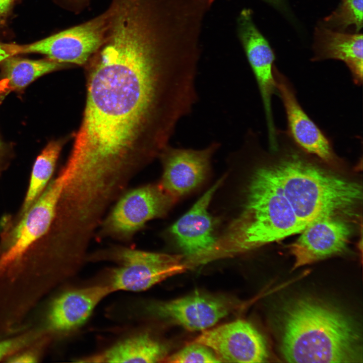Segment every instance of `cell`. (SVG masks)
Segmentation results:
<instances>
[{
	"label": "cell",
	"instance_id": "603a6c76",
	"mask_svg": "<svg viewBox=\"0 0 363 363\" xmlns=\"http://www.w3.org/2000/svg\"><path fill=\"white\" fill-rule=\"evenodd\" d=\"M40 336L38 333H29L0 340V360L29 346Z\"/></svg>",
	"mask_w": 363,
	"mask_h": 363
},
{
	"label": "cell",
	"instance_id": "e0dca14e",
	"mask_svg": "<svg viewBox=\"0 0 363 363\" xmlns=\"http://www.w3.org/2000/svg\"><path fill=\"white\" fill-rule=\"evenodd\" d=\"M313 59L343 62L355 85L362 84V35L335 31L325 26L316 29Z\"/></svg>",
	"mask_w": 363,
	"mask_h": 363
},
{
	"label": "cell",
	"instance_id": "9a60e30c",
	"mask_svg": "<svg viewBox=\"0 0 363 363\" xmlns=\"http://www.w3.org/2000/svg\"><path fill=\"white\" fill-rule=\"evenodd\" d=\"M224 178H221L208 189L170 228L177 245L190 258L203 260L216 243L214 221L208 209Z\"/></svg>",
	"mask_w": 363,
	"mask_h": 363
},
{
	"label": "cell",
	"instance_id": "8fae6325",
	"mask_svg": "<svg viewBox=\"0 0 363 363\" xmlns=\"http://www.w3.org/2000/svg\"><path fill=\"white\" fill-rule=\"evenodd\" d=\"M194 342L210 348L221 362H262L268 356L262 336L250 323L242 320L206 329Z\"/></svg>",
	"mask_w": 363,
	"mask_h": 363
},
{
	"label": "cell",
	"instance_id": "d4e9b609",
	"mask_svg": "<svg viewBox=\"0 0 363 363\" xmlns=\"http://www.w3.org/2000/svg\"><path fill=\"white\" fill-rule=\"evenodd\" d=\"M15 0H0V23L4 22Z\"/></svg>",
	"mask_w": 363,
	"mask_h": 363
},
{
	"label": "cell",
	"instance_id": "44dd1931",
	"mask_svg": "<svg viewBox=\"0 0 363 363\" xmlns=\"http://www.w3.org/2000/svg\"><path fill=\"white\" fill-rule=\"evenodd\" d=\"M324 22V26L341 32L352 26L357 33L362 27V0H342Z\"/></svg>",
	"mask_w": 363,
	"mask_h": 363
},
{
	"label": "cell",
	"instance_id": "9c48e42d",
	"mask_svg": "<svg viewBox=\"0 0 363 363\" xmlns=\"http://www.w3.org/2000/svg\"><path fill=\"white\" fill-rule=\"evenodd\" d=\"M237 31L256 79L263 103L270 144L276 140L277 129L272 111V98L277 93L273 70L275 55L254 23L251 9H243L237 18Z\"/></svg>",
	"mask_w": 363,
	"mask_h": 363
},
{
	"label": "cell",
	"instance_id": "3957f363",
	"mask_svg": "<svg viewBox=\"0 0 363 363\" xmlns=\"http://www.w3.org/2000/svg\"><path fill=\"white\" fill-rule=\"evenodd\" d=\"M277 132L283 154L270 164L300 222L307 227L321 219L351 215L362 200L361 186L310 162L286 132Z\"/></svg>",
	"mask_w": 363,
	"mask_h": 363
},
{
	"label": "cell",
	"instance_id": "277c9868",
	"mask_svg": "<svg viewBox=\"0 0 363 363\" xmlns=\"http://www.w3.org/2000/svg\"><path fill=\"white\" fill-rule=\"evenodd\" d=\"M306 227L296 216L270 164L254 171L239 215L207 255L227 256L277 241Z\"/></svg>",
	"mask_w": 363,
	"mask_h": 363
},
{
	"label": "cell",
	"instance_id": "2e32d148",
	"mask_svg": "<svg viewBox=\"0 0 363 363\" xmlns=\"http://www.w3.org/2000/svg\"><path fill=\"white\" fill-rule=\"evenodd\" d=\"M229 306L221 299L195 294L147 306L146 311L191 331L206 330L227 315Z\"/></svg>",
	"mask_w": 363,
	"mask_h": 363
},
{
	"label": "cell",
	"instance_id": "484cf974",
	"mask_svg": "<svg viewBox=\"0 0 363 363\" xmlns=\"http://www.w3.org/2000/svg\"><path fill=\"white\" fill-rule=\"evenodd\" d=\"M11 91L6 78L0 80V102L5 95Z\"/></svg>",
	"mask_w": 363,
	"mask_h": 363
},
{
	"label": "cell",
	"instance_id": "7a4b0ae2",
	"mask_svg": "<svg viewBox=\"0 0 363 363\" xmlns=\"http://www.w3.org/2000/svg\"><path fill=\"white\" fill-rule=\"evenodd\" d=\"M360 341L352 321L322 302L300 298L284 312L281 351L288 362H362Z\"/></svg>",
	"mask_w": 363,
	"mask_h": 363
},
{
	"label": "cell",
	"instance_id": "8992f818",
	"mask_svg": "<svg viewBox=\"0 0 363 363\" xmlns=\"http://www.w3.org/2000/svg\"><path fill=\"white\" fill-rule=\"evenodd\" d=\"M176 201L159 184L125 191L101 221L97 238L129 241L148 221L164 216Z\"/></svg>",
	"mask_w": 363,
	"mask_h": 363
},
{
	"label": "cell",
	"instance_id": "cb8c5ba5",
	"mask_svg": "<svg viewBox=\"0 0 363 363\" xmlns=\"http://www.w3.org/2000/svg\"><path fill=\"white\" fill-rule=\"evenodd\" d=\"M11 362H35L38 359V354L34 351L29 350L17 352L8 358Z\"/></svg>",
	"mask_w": 363,
	"mask_h": 363
},
{
	"label": "cell",
	"instance_id": "d6986e66",
	"mask_svg": "<svg viewBox=\"0 0 363 363\" xmlns=\"http://www.w3.org/2000/svg\"><path fill=\"white\" fill-rule=\"evenodd\" d=\"M64 142H50L37 157L32 168L23 202L12 220L21 217L39 198L51 179Z\"/></svg>",
	"mask_w": 363,
	"mask_h": 363
},
{
	"label": "cell",
	"instance_id": "ffe728a7",
	"mask_svg": "<svg viewBox=\"0 0 363 363\" xmlns=\"http://www.w3.org/2000/svg\"><path fill=\"white\" fill-rule=\"evenodd\" d=\"M49 58L31 60L10 56L3 61L2 71L11 90H21L37 78L64 67Z\"/></svg>",
	"mask_w": 363,
	"mask_h": 363
},
{
	"label": "cell",
	"instance_id": "f546056e",
	"mask_svg": "<svg viewBox=\"0 0 363 363\" xmlns=\"http://www.w3.org/2000/svg\"><path fill=\"white\" fill-rule=\"evenodd\" d=\"M29 250V251H28L29 252H27L28 254H29L30 255H31V256H32L33 257H34V258H37H37H39V257H38L36 255H35V254H34V253H33L32 252H31L29 250ZM53 270H55V271L56 270V271H57V272H59V273H62V274H64V275H65L68 276V274H66V273H64V272H62V271H59V270H57V269H55V268H54L53 267ZM68 276H70V275H69Z\"/></svg>",
	"mask_w": 363,
	"mask_h": 363
},
{
	"label": "cell",
	"instance_id": "52a82bcc",
	"mask_svg": "<svg viewBox=\"0 0 363 363\" xmlns=\"http://www.w3.org/2000/svg\"><path fill=\"white\" fill-rule=\"evenodd\" d=\"M63 178L58 173L19 219L9 215L0 234V253L6 264L16 262L47 232L54 219L63 189Z\"/></svg>",
	"mask_w": 363,
	"mask_h": 363
},
{
	"label": "cell",
	"instance_id": "7c38bea8",
	"mask_svg": "<svg viewBox=\"0 0 363 363\" xmlns=\"http://www.w3.org/2000/svg\"><path fill=\"white\" fill-rule=\"evenodd\" d=\"M273 73L277 93L285 111L287 135L302 150L326 162H333L335 156L329 139L301 107L286 77L275 67Z\"/></svg>",
	"mask_w": 363,
	"mask_h": 363
},
{
	"label": "cell",
	"instance_id": "4316f807",
	"mask_svg": "<svg viewBox=\"0 0 363 363\" xmlns=\"http://www.w3.org/2000/svg\"><path fill=\"white\" fill-rule=\"evenodd\" d=\"M12 56L13 55L9 49L8 44L0 43V62Z\"/></svg>",
	"mask_w": 363,
	"mask_h": 363
},
{
	"label": "cell",
	"instance_id": "7402d4cb",
	"mask_svg": "<svg viewBox=\"0 0 363 363\" xmlns=\"http://www.w3.org/2000/svg\"><path fill=\"white\" fill-rule=\"evenodd\" d=\"M168 362H220L221 361L208 347L194 342L167 357Z\"/></svg>",
	"mask_w": 363,
	"mask_h": 363
},
{
	"label": "cell",
	"instance_id": "30bf717a",
	"mask_svg": "<svg viewBox=\"0 0 363 363\" xmlns=\"http://www.w3.org/2000/svg\"><path fill=\"white\" fill-rule=\"evenodd\" d=\"M220 144L216 141L199 149L166 146L158 157L163 174L159 185L175 200L199 186L208 173L212 156Z\"/></svg>",
	"mask_w": 363,
	"mask_h": 363
},
{
	"label": "cell",
	"instance_id": "f1b7e54d",
	"mask_svg": "<svg viewBox=\"0 0 363 363\" xmlns=\"http://www.w3.org/2000/svg\"><path fill=\"white\" fill-rule=\"evenodd\" d=\"M271 4L276 6H281L283 4V0H264Z\"/></svg>",
	"mask_w": 363,
	"mask_h": 363
},
{
	"label": "cell",
	"instance_id": "4fadbf2b",
	"mask_svg": "<svg viewBox=\"0 0 363 363\" xmlns=\"http://www.w3.org/2000/svg\"><path fill=\"white\" fill-rule=\"evenodd\" d=\"M351 228L339 217H328L309 224L289 246L295 258L292 269L343 253L346 249Z\"/></svg>",
	"mask_w": 363,
	"mask_h": 363
},
{
	"label": "cell",
	"instance_id": "6da1fadb",
	"mask_svg": "<svg viewBox=\"0 0 363 363\" xmlns=\"http://www.w3.org/2000/svg\"><path fill=\"white\" fill-rule=\"evenodd\" d=\"M85 66L86 103L65 165L86 187L123 188L159 157L192 112L199 67L177 58L99 52Z\"/></svg>",
	"mask_w": 363,
	"mask_h": 363
},
{
	"label": "cell",
	"instance_id": "83f0119b",
	"mask_svg": "<svg viewBox=\"0 0 363 363\" xmlns=\"http://www.w3.org/2000/svg\"><path fill=\"white\" fill-rule=\"evenodd\" d=\"M5 155V154L0 141V176L2 175L4 171L7 169L8 165V163L4 160Z\"/></svg>",
	"mask_w": 363,
	"mask_h": 363
},
{
	"label": "cell",
	"instance_id": "5bb4252c",
	"mask_svg": "<svg viewBox=\"0 0 363 363\" xmlns=\"http://www.w3.org/2000/svg\"><path fill=\"white\" fill-rule=\"evenodd\" d=\"M113 292L107 283L66 290L50 302L46 314L49 332L68 333L82 326L99 303Z\"/></svg>",
	"mask_w": 363,
	"mask_h": 363
},
{
	"label": "cell",
	"instance_id": "5b68a950",
	"mask_svg": "<svg viewBox=\"0 0 363 363\" xmlns=\"http://www.w3.org/2000/svg\"><path fill=\"white\" fill-rule=\"evenodd\" d=\"M92 258L111 260L119 265L110 273L109 283L113 291L146 290L187 269L182 255L148 252L113 247Z\"/></svg>",
	"mask_w": 363,
	"mask_h": 363
},
{
	"label": "cell",
	"instance_id": "ba28073f",
	"mask_svg": "<svg viewBox=\"0 0 363 363\" xmlns=\"http://www.w3.org/2000/svg\"><path fill=\"white\" fill-rule=\"evenodd\" d=\"M106 28L104 13L79 25L27 45L8 44L13 56L39 53L58 63L85 65L101 45Z\"/></svg>",
	"mask_w": 363,
	"mask_h": 363
},
{
	"label": "cell",
	"instance_id": "ac0fdd59",
	"mask_svg": "<svg viewBox=\"0 0 363 363\" xmlns=\"http://www.w3.org/2000/svg\"><path fill=\"white\" fill-rule=\"evenodd\" d=\"M165 347L147 333L136 334L113 344L96 355L85 357L81 362H157L165 359Z\"/></svg>",
	"mask_w": 363,
	"mask_h": 363
}]
</instances>
